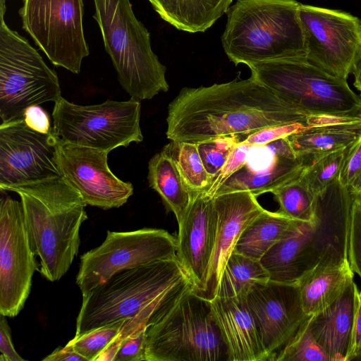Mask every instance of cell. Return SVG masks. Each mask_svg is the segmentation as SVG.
<instances>
[{
	"mask_svg": "<svg viewBox=\"0 0 361 361\" xmlns=\"http://www.w3.org/2000/svg\"><path fill=\"white\" fill-rule=\"evenodd\" d=\"M6 316L0 315V360L4 361H24L25 359L16 351L11 338V329Z\"/></svg>",
	"mask_w": 361,
	"mask_h": 361,
	"instance_id": "obj_41",
	"label": "cell"
},
{
	"mask_svg": "<svg viewBox=\"0 0 361 361\" xmlns=\"http://www.w3.org/2000/svg\"><path fill=\"white\" fill-rule=\"evenodd\" d=\"M178 228L177 258L199 295L204 288L216 235L214 198L205 192L195 193Z\"/></svg>",
	"mask_w": 361,
	"mask_h": 361,
	"instance_id": "obj_19",
	"label": "cell"
},
{
	"mask_svg": "<svg viewBox=\"0 0 361 361\" xmlns=\"http://www.w3.org/2000/svg\"><path fill=\"white\" fill-rule=\"evenodd\" d=\"M155 11L178 30L202 32L225 13L233 0H149Z\"/></svg>",
	"mask_w": 361,
	"mask_h": 361,
	"instance_id": "obj_27",
	"label": "cell"
},
{
	"mask_svg": "<svg viewBox=\"0 0 361 361\" xmlns=\"http://www.w3.org/2000/svg\"><path fill=\"white\" fill-rule=\"evenodd\" d=\"M140 101L80 105L61 97L54 102L53 132L62 142L111 152L143 140Z\"/></svg>",
	"mask_w": 361,
	"mask_h": 361,
	"instance_id": "obj_10",
	"label": "cell"
},
{
	"mask_svg": "<svg viewBox=\"0 0 361 361\" xmlns=\"http://www.w3.org/2000/svg\"><path fill=\"white\" fill-rule=\"evenodd\" d=\"M192 288L177 257L121 270L82 295L75 336L134 317Z\"/></svg>",
	"mask_w": 361,
	"mask_h": 361,
	"instance_id": "obj_5",
	"label": "cell"
},
{
	"mask_svg": "<svg viewBox=\"0 0 361 361\" xmlns=\"http://www.w3.org/2000/svg\"><path fill=\"white\" fill-rule=\"evenodd\" d=\"M44 361H87V360L75 352L72 346L67 343L64 347L59 348L50 355L42 359Z\"/></svg>",
	"mask_w": 361,
	"mask_h": 361,
	"instance_id": "obj_43",
	"label": "cell"
},
{
	"mask_svg": "<svg viewBox=\"0 0 361 361\" xmlns=\"http://www.w3.org/2000/svg\"><path fill=\"white\" fill-rule=\"evenodd\" d=\"M23 205L8 195L0 200V314L16 317L23 310L38 266Z\"/></svg>",
	"mask_w": 361,
	"mask_h": 361,
	"instance_id": "obj_14",
	"label": "cell"
},
{
	"mask_svg": "<svg viewBox=\"0 0 361 361\" xmlns=\"http://www.w3.org/2000/svg\"><path fill=\"white\" fill-rule=\"evenodd\" d=\"M308 318L309 316L277 355L275 361H330L310 332Z\"/></svg>",
	"mask_w": 361,
	"mask_h": 361,
	"instance_id": "obj_32",
	"label": "cell"
},
{
	"mask_svg": "<svg viewBox=\"0 0 361 361\" xmlns=\"http://www.w3.org/2000/svg\"><path fill=\"white\" fill-rule=\"evenodd\" d=\"M338 180L352 195H361V137L350 146Z\"/></svg>",
	"mask_w": 361,
	"mask_h": 361,
	"instance_id": "obj_36",
	"label": "cell"
},
{
	"mask_svg": "<svg viewBox=\"0 0 361 361\" xmlns=\"http://www.w3.org/2000/svg\"><path fill=\"white\" fill-rule=\"evenodd\" d=\"M356 197H357L361 200V195L359 196H356Z\"/></svg>",
	"mask_w": 361,
	"mask_h": 361,
	"instance_id": "obj_47",
	"label": "cell"
},
{
	"mask_svg": "<svg viewBox=\"0 0 361 361\" xmlns=\"http://www.w3.org/2000/svg\"><path fill=\"white\" fill-rule=\"evenodd\" d=\"M176 252V238L164 229L108 231L100 245L80 257L76 284L85 295L121 270L174 259Z\"/></svg>",
	"mask_w": 361,
	"mask_h": 361,
	"instance_id": "obj_11",
	"label": "cell"
},
{
	"mask_svg": "<svg viewBox=\"0 0 361 361\" xmlns=\"http://www.w3.org/2000/svg\"><path fill=\"white\" fill-rule=\"evenodd\" d=\"M350 147L326 154L304 169L299 179L314 196L322 194L339 178Z\"/></svg>",
	"mask_w": 361,
	"mask_h": 361,
	"instance_id": "obj_31",
	"label": "cell"
},
{
	"mask_svg": "<svg viewBox=\"0 0 361 361\" xmlns=\"http://www.w3.org/2000/svg\"><path fill=\"white\" fill-rule=\"evenodd\" d=\"M56 152L61 177L87 205L105 210L118 208L133 195V185L110 170L109 152L64 143L57 138Z\"/></svg>",
	"mask_w": 361,
	"mask_h": 361,
	"instance_id": "obj_16",
	"label": "cell"
},
{
	"mask_svg": "<svg viewBox=\"0 0 361 361\" xmlns=\"http://www.w3.org/2000/svg\"><path fill=\"white\" fill-rule=\"evenodd\" d=\"M126 319L74 336L68 343L87 361H96L102 352L118 337Z\"/></svg>",
	"mask_w": 361,
	"mask_h": 361,
	"instance_id": "obj_33",
	"label": "cell"
},
{
	"mask_svg": "<svg viewBox=\"0 0 361 361\" xmlns=\"http://www.w3.org/2000/svg\"><path fill=\"white\" fill-rule=\"evenodd\" d=\"M147 180L167 211L174 214L178 224L180 223L195 193L185 181L174 157L164 147L150 159Z\"/></svg>",
	"mask_w": 361,
	"mask_h": 361,
	"instance_id": "obj_24",
	"label": "cell"
},
{
	"mask_svg": "<svg viewBox=\"0 0 361 361\" xmlns=\"http://www.w3.org/2000/svg\"><path fill=\"white\" fill-rule=\"evenodd\" d=\"M307 116L250 77L183 88L169 104L166 135L173 142L197 144L276 126H307Z\"/></svg>",
	"mask_w": 361,
	"mask_h": 361,
	"instance_id": "obj_1",
	"label": "cell"
},
{
	"mask_svg": "<svg viewBox=\"0 0 361 361\" xmlns=\"http://www.w3.org/2000/svg\"><path fill=\"white\" fill-rule=\"evenodd\" d=\"M143 328L126 338L115 355L114 361H146L145 334Z\"/></svg>",
	"mask_w": 361,
	"mask_h": 361,
	"instance_id": "obj_39",
	"label": "cell"
},
{
	"mask_svg": "<svg viewBox=\"0 0 361 361\" xmlns=\"http://www.w3.org/2000/svg\"><path fill=\"white\" fill-rule=\"evenodd\" d=\"M348 261L353 271L361 279V200L353 195L348 234Z\"/></svg>",
	"mask_w": 361,
	"mask_h": 361,
	"instance_id": "obj_35",
	"label": "cell"
},
{
	"mask_svg": "<svg viewBox=\"0 0 361 361\" xmlns=\"http://www.w3.org/2000/svg\"><path fill=\"white\" fill-rule=\"evenodd\" d=\"M251 77L307 116H361V95L347 80L334 76L307 59L266 61L248 66Z\"/></svg>",
	"mask_w": 361,
	"mask_h": 361,
	"instance_id": "obj_8",
	"label": "cell"
},
{
	"mask_svg": "<svg viewBox=\"0 0 361 361\" xmlns=\"http://www.w3.org/2000/svg\"><path fill=\"white\" fill-rule=\"evenodd\" d=\"M359 295H360V299H361V290H360V291H359Z\"/></svg>",
	"mask_w": 361,
	"mask_h": 361,
	"instance_id": "obj_46",
	"label": "cell"
},
{
	"mask_svg": "<svg viewBox=\"0 0 361 361\" xmlns=\"http://www.w3.org/2000/svg\"><path fill=\"white\" fill-rule=\"evenodd\" d=\"M211 307L227 348L228 361H269L247 297H216Z\"/></svg>",
	"mask_w": 361,
	"mask_h": 361,
	"instance_id": "obj_22",
	"label": "cell"
},
{
	"mask_svg": "<svg viewBox=\"0 0 361 361\" xmlns=\"http://www.w3.org/2000/svg\"><path fill=\"white\" fill-rule=\"evenodd\" d=\"M295 0H238L227 11L221 43L235 66L307 59V46Z\"/></svg>",
	"mask_w": 361,
	"mask_h": 361,
	"instance_id": "obj_4",
	"label": "cell"
},
{
	"mask_svg": "<svg viewBox=\"0 0 361 361\" xmlns=\"http://www.w3.org/2000/svg\"><path fill=\"white\" fill-rule=\"evenodd\" d=\"M279 204V212L295 220H314L317 197L298 178L271 192Z\"/></svg>",
	"mask_w": 361,
	"mask_h": 361,
	"instance_id": "obj_30",
	"label": "cell"
},
{
	"mask_svg": "<svg viewBox=\"0 0 361 361\" xmlns=\"http://www.w3.org/2000/svg\"><path fill=\"white\" fill-rule=\"evenodd\" d=\"M174 157L185 181L194 192H207L212 178L206 170L197 145L171 141L164 147Z\"/></svg>",
	"mask_w": 361,
	"mask_h": 361,
	"instance_id": "obj_29",
	"label": "cell"
},
{
	"mask_svg": "<svg viewBox=\"0 0 361 361\" xmlns=\"http://www.w3.org/2000/svg\"><path fill=\"white\" fill-rule=\"evenodd\" d=\"M307 60L347 80L361 55V19L343 11L300 4Z\"/></svg>",
	"mask_w": 361,
	"mask_h": 361,
	"instance_id": "obj_13",
	"label": "cell"
},
{
	"mask_svg": "<svg viewBox=\"0 0 361 361\" xmlns=\"http://www.w3.org/2000/svg\"><path fill=\"white\" fill-rule=\"evenodd\" d=\"M304 222L264 209L243 231L233 252L259 261L274 245L294 235Z\"/></svg>",
	"mask_w": 361,
	"mask_h": 361,
	"instance_id": "obj_25",
	"label": "cell"
},
{
	"mask_svg": "<svg viewBox=\"0 0 361 361\" xmlns=\"http://www.w3.org/2000/svg\"><path fill=\"white\" fill-rule=\"evenodd\" d=\"M23 120L30 128L36 132L46 134L53 130L48 113L39 105L27 108L24 112Z\"/></svg>",
	"mask_w": 361,
	"mask_h": 361,
	"instance_id": "obj_40",
	"label": "cell"
},
{
	"mask_svg": "<svg viewBox=\"0 0 361 361\" xmlns=\"http://www.w3.org/2000/svg\"><path fill=\"white\" fill-rule=\"evenodd\" d=\"M93 1V18L124 90L138 101L167 92L166 66L153 52L149 32L136 18L130 0Z\"/></svg>",
	"mask_w": 361,
	"mask_h": 361,
	"instance_id": "obj_6",
	"label": "cell"
},
{
	"mask_svg": "<svg viewBox=\"0 0 361 361\" xmlns=\"http://www.w3.org/2000/svg\"><path fill=\"white\" fill-rule=\"evenodd\" d=\"M252 145L244 142H239L231 152L228 160L214 178L212 184L207 192L208 195L213 197L219 187L233 173L240 169L245 164Z\"/></svg>",
	"mask_w": 361,
	"mask_h": 361,
	"instance_id": "obj_37",
	"label": "cell"
},
{
	"mask_svg": "<svg viewBox=\"0 0 361 361\" xmlns=\"http://www.w3.org/2000/svg\"><path fill=\"white\" fill-rule=\"evenodd\" d=\"M352 74L354 77L353 85L361 95V55L354 66Z\"/></svg>",
	"mask_w": 361,
	"mask_h": 361,
	"instance_id": "obj_45",
	"label": "cell"
},
{
	"mask_svg": "<svg viewBox=\"0 0 361 361\" xmlns=\"http://www.w3.org/2000/svg\"><path fill=\"white\" fill-rule=\"evenodd\" d=\"M83 0H23V29L56 66L78 74L90 54L82 27Z\"/></svg>",
	"mask_w": 361,
	"mask_h": 361,
	"instance_id": "obj_12",
	"label": "cell"
},
{
	"mask_svg": "<svg viewBox=\"0 0 361 361\" xmlns=\"http://www.w3.org/2000/svg\"><path fill=\"white\" fill-rule=\"evenodd\" d=\"M217 231L203 290L199 294L209 301L217 294L226 262L245 228L264 209L249 191H235L215 196Z\"/></svg>",
	"mask_w": 361,
	"mask_h": 361,
	"instance_id": "obj_20",
	"label": "cell"
},
{
	"mask_svg": "<svg viewBox=\"0 0 361 361\" xmlns=\"http://www.w3.org/2000/svg\"><path fill=\"white\" fill-rule=\"evenodd\" d=\"M361 122V116L348 114L312 115L307 117V126H320Z\"/></svg>",
	"mask_w": 361,
	"mask_h": 361,
	"instance_id": "obj_42",
	"label": "cell"
},
{
	"mask_svg": "<svg viewBox=\"0 0 361 361\" xmlns=\"http://www.w3.org/2000/svg\"><path fill=\"white\" fill-rule=\"evenodd\" d=\"M6 191L20 197L31 245L39 258L38 271L51 282L59 281L78 253L80 229L87 219V204L61 176Z\"/></svg>",
	"mask_w": 361,
	"mask_h": 361,
	"instance_id": "obj_2",
	"label": "cell"
},
{
	"mask_svg": "<svg viewBox=\"0 0 361 361\" xmlns=\"http://www.w3.org/2000/svg\"><path fill=\"white\" fill-rule=\"evenodd\" d=\"M356 359H361V299L360 295L354 322L353 349L351 360Z\"/></svg>",
	"mask_w": 361,
	"mask_h": 361,
	"instance_id": "obj_44",
	"label": "cell"
},
{
	"mask_svg": "<svg viewBox=\"0 0 361 361\" xmlns=\"http://www.w3.org/2000/svg\"><path fill=\"white\" fill-rule=\"evenodd\" d=\"M307 127V126L299 123L272 126L250 135L243 142L250 145H262L281 138L287 137Z\"/></svg>",
	"mask_w": 361,
	"mask_h": 361,
	"instance_id": "obj_38",
	"label": "cell"
},
{
	"mask_svg": "<svg viewBox=\"0 0 361 361\" xmlns=\"http://www.w3.org/2000/svg\"><path fill=\"white\" fill-rule=\"evenodd\" d=\"M146 361H228V351L213 317L211 301L185 292L149 324Z\"/></svg>",
	"mask_w": 361,
	"mask_h": 361,
	"instance_id": "obj_7",
	"label": "cell"
},
{
	"mask_svg": "<svg viewBox=\"0 0 361 361\" xmlns=\"http://www.w3.org/2000/svg\"><path fill=\"white\" fill-rule=\"evenodd\" d=\"M349 261L317 267L297 283L302 308L308 316L330 305L353 280Z\"/></svg>",
	"mask_w": 361,
	"mask_h": 361,
	"instance_id": "obj_26",
	"label": "cell"
},
{
	"mask_svg": "<svg viewBox=\"0 0 361 361\" xmlns=\"http://www.w3.org/2000/svg\"><path fill=\"white\" fill-rule=\"evenodd\" d=\"M358 296L352 280L330 305L309 316L310 332L330 361L351 360Z\"/></svg>",
	"mask_w": 361,
	"mask_h": 361,
	"instance_id": "obj_21",
	"label": "cell"
},
{
	"mask_svg": "<svg viewBox=\"0 0 361 361\" xmlns=\"http://www.w3.org/2000/svg\"><path fill=\"white\" fill-rule=\"evenodd\" d=\"M57 138L40 133L23 118L0 125V190L61 177Z\"/></svg>",
	"mask_w": 361,
	"mask_h": 361,
	"instance_id": "obj_15",
	"label": "cell"
},
{
	"mask_svg": "<svg viewBox=\"0 0 361 361\" xmlns=\"http://www.w3.org/2000/svg\"><path fill=\"white\" fill-rule=\"evenodd\" d=\"M6 11V0H0L1 123L21 119L29 106L55 102L61 97L56 73L24 37L8 27Z\"/></svg>",
	"mask_w": 361,
	"mask_h": 361,
	"instance_id": "obj_9",
	"label": "cell"
},
{
	"mask_svg": "<svg viewBox=\"0 0 361 361\" xmlns=\"http://www.w3.org/2000/svg\"><path fill=\"white\" fill-rule=\"evenodd\" d=\"M269 280V274L260 261L233 252L224 269L216 297H247L255 286Z\"/></svg>",
	"mask_w": 361,
	"mask_h": 361,
	"instance_id": "obj_28",
	"label": "cell"
},
{
	"mask_svg": "<svg viewBox=\"0 0 361 361\" xmlns=\"http://www.w3.org/2000/svg\"><path fill=\"white\" fill-rule=\"evenodd\" d=\"M353 195L338 179L317 197L314 220L274 245L259 260L272 281L297 283L317 267L348 260Z\"/></svg>",
	"mask_w": 361,
	"mask_h": 361,
	"instance_id": "obj_3",
	"label": "cell"
},
{
	"mask_svg": "<svg viewBox=\"0 0 361 361\" xmlns=\"http://www.w3.org/2000/svg\"><path fill=\"white\" fill-rule=\"evenodd\" d=\"M247 137L246 135H232L197 144L203 164L212 180L228 160L234 147Z\"/></svg>",
	"mask_w": 361,
	"mask_h": 361,
	"instance_id": "obj_34",
	"label": "cell"
},
{
	"mask_svg": "<svg viewBox=\"0 0 361 361\" xmlns=\"http://www.w3.org/2000/svg\"><path fill=\"white\" fill-rule=\"evenodd\" d=\"M361 137V122L350 124L307 126L287 137L294 152L305 167L319 158L347 148Z\"/></svg>",
	"mask_w": 361,
	"mask_h": 361,
	"instance_id": "obj_23",
	"label": "cell"
},
{
	"mask_svg": "<svg viewBox=\"0 0 361 361\" xmlns=\"http://www.w3.org/2000/svg\"><path fill=\"white\" fill-rule=\"evenodd\" d=\"M247 302L269 360L275 361L308 317L298 286L269 280L255 286L247 295Z\"/></svg>",
	"mask_w": 361,
	"mask_h": 361,
	"instance_id": "obj_17",
	"label": "cell"
},
{
	"mask_svg": "<svg viewBox=\"0 0 361 361\" xmlns=\"http://www.w3.org/2000/svg\"><path fill=\"white\" fill-rule=\"evenodd\" d=\"M305 168L287 137L252 145L245 164L219 187L213 197L235 191H249L257 197L271 192L298 178Z\"/></svg>",
	"mask_w": 361,
	"mask_h": 361,
	"instance_id": "obj_18",
	"label": "cell"
}]
</instances>
